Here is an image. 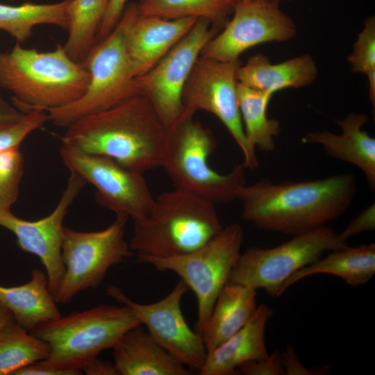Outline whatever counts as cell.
Here are the masks:
<instances>
[{
	"label": "cell",
	"instance_id": "cell-1",
	"mask_svg": "<svg viewBox=\"0 0 375 375\" xmlns=\"http://www.w3.org/2000/svg\"><path fill=\"white\" fill-rule=\"evenodd\" d=\"M356 189V177L350 173L278 183L262 178L243 186L238 199L244 220L260 230L295 236L342 215Z\"/></svg>",
	"mask_w": 375,
	"mask_h": 375
},
{
	"label": "cell",
	"instance_id": "cell-2",
	"mask_svg": "<svg viewBox=\"0 0 375 375\" xmlns=\"http://www.w3.org/2000/svg\"><path fill=\"white\" fill-rule=\"evenodd\" d=\"M167 135V128L154 108L139 94L75 121L60 140L143 174L161 167Z\"/></svg>",
	"mask_w": 375,
	"mask_h": 375
},
{
	"label": "cell",
	"instance_id": "cell-3",
	"mask_svg": "<svg viewBox=\"0 0 375 375\" xmlns=\"http://www.w3.org/2000/svg\"><path fill=\"white\" fill-rule=\"evenodd\" d=\"M88 82V71L60 44L43 52L17 42L0 53V87L12 94L14 106L23 113L67 105L83 95Z\"/></svg>",
	"mask_w": 375,
	"mask_h": 375
},
{
	"label": "cell",
	"instance_id": "cell-4",
	"mask_svg": "<svg viewBox=\"0 0 375 375\" xmlns=\"http://www.w3.org/2000/svg\"><path fill=\"white\" fill-rule=\"evenodd\" d=\"M133 222L129 246L137 258L189 253L223 228L214 203L176 188L155 197L147 216Z\"/></svg>",
	"mask_w": 375,
	"mask_h": 375
},
{
	"label": "cell",
	"instance_id": "cell-5",
	"mask_svg": "<svg viewBox=\"0 0 375 375\" xmlns=\"http://www.w3.org/2000/svg\"><path fill=\"white\" fill-rule=\"evenodd\" d=\"M140 323L126 305L101 304L74 312L40 326L32 333L50 347L47 358L41 360L65 375L82 374V368Z\"/></svg>",
	"mask_w": 375,
	"mask_h": 375
},
{
	"label": "cell",
	"instance_id": "cell-6",
	"mask_svg": "<svg viewBox=\"0 0 375 375\" xmlns=\"http://www.w3.org/2000/svg\"><path fill=\"white\" fill-rule=\"evenodd\" d=\"M129 3L115 28L97 42L83 65L89 72V82L76 101L48 112V121L67 127L75 121L97 113L140 94L133 64L126 47L128 28L136 9Z\"/></svg>",
	"mask_w": 375,
	"mask_h": 375
},
{
	"label": "cell",
	"instance_id": "cell-7",
	"mask_svg": "<svg viewBox=\"0 0 375 375\" xmlns=\"http://www.w3.org/2000/svg\"><path fill=\"white\" fill-rule=\"evenodd\" d=\"M212 131L189 117L167 128L161 167L175 187L201 196L215 204L235 199L246 185L243 164L227 174L214 170L208 158L216 148Z\"/></svg>",
	"mask_w": 375,
	"mask_h": 375
},
{
	"label": "cell",
	"instance_id": "cell-8",
	"mask_svg": "<svg viewBox=\"0 0 375 375\" xmlns=\"http://www.w3.org/2000/svg\"><path fill=\"white\" fill-rule=\"evenodd\" d=\"M244 233L238 224H231L198 249L170 257H140V262L162 271H171L181 277L195 294L197 320L195 331L202 333L214 303L240 253Z\"/></svg>",
	"mask_w": 375,
	"mask_h": 375
},
{
	"label": "cell",
	"instance_id": "cell-9",
	"mask_svg": "<svg viewBox=\"0 0 375 375\" xmlns=\"http://www.w3.org/2000/svg\"><path fill=\"white\" fill-rule=\"evenodd\" d=\"M346 245L338 233L325 225L272 248L250 247L240 253L228 282L263 289L269 295L278 297L283 283L294 273L325 252Z\"/></svg>",
	"mask_w": 375,
	"mask_h": 375
},
{
	"label": "cell",
	"instance_id": "cell-10",
	"mask_svg": "<svg viewBox=\"0 0 375 375\" xmlns=\"http://www.w3.org/2000/svg\"><path fill=\"white\" fill-rule=\"evenodd\" d=\"M128 219L116 215L109 226L97 231L64 227L62 260L65 270L55 296L57 303H67L80 292L98 288L112 266L133 256L125 239Z\"/></svg>",
	"mask_w": 375,
	"mask_h": 375
},
{
	"label": "cell",
	"instance_id": "cell-11",
	"mask_svg": "<svg viewBox=\"0 0 375 375\" xmlns=\"http://www.w3.org/2000/svg\"><path fill=\"white\" fill-rule=\"evenodd\" d=\"M240 65V60L222 62L200 56L183 90L179 119L193 117L198 110L216 116L240 149L244 167L253 170L258 166L256 148L246 137L238 101L236 71Z\"/></svg>",
	"mask_w": 375,
	"mask_h": 375
},
{
	"label": "cell",
	"instance_id": "cell-12",
	"mask_svg": "<svg viewBox=\"0 0 375 375\" xmlns=\"http://www.w3.org/2000/svg\"><path fill=\"white\" fill-rule=\"evenodd\" d=\"M210 22L199 19L192 29L150 70L137 77L140 93L154 108L169 128L179 120L182 112V93L203 47L217 34Z\"/></svg>",
	"mask_w": 375,
	"mask_h": 375
},
{
	"label": "cell",
	"instance_id": "cell-13",
	"mask_svg": "<svg viewBox=\"0 0 375 375\" xmlns=\"http://www.w3.org/2000/svg\"><path fill=\"white\" fill-rule=\"evenodd\" d=\"M60 156L70 171L94 186L96 199L103 207L133 222L147 216L154 197L143 174L110 158L85 153L65 144L60 148Z\"/></svg>",
	"mask_w": 375,
	"mask_h": 375
},
{
	"label": "cell",
	"instance_id": "cell-14",
	"mask_svg": "<svg viewBox=\"0 0 375 375\" xmlns=\"http://www.w3.org/2000/svg\"><path fill=\"white\" fill-rule=\"evenodd\" d=\"M187 289L180 280L166 297L151 303L132 301L115 285L108 288L107 294L128 306L152 338L182 364L199 371L208 351L202 335L193 331L183 316L181 303Z\"/></svg>",
	"mask_w": 375,
	"mask_h": 375
},
{
	"label": "cell",
	"instance_id": "cell-15",
	"mask_svg": "<svg viewBox=\"0 0 375 375\" xmlns=\"http://www.w3.org/2000/svg\"><path fill=\"white\" fill-rule=\"evenodd\" d=\"M233 16L203 47L201 56L222 62L240 60L247 50L260 44L286 42L297 34L294 21L278 5L260 0H240Z\"/></svg>",
	"mask_w": 375,
	"mask_h": 375
},
{
	"label": "cell",
	"instance_id": "cell-16",
	"mask_svg": "<svg viewBox=\"0 0 375 375\" xmlns=\"http://www.w3.org/2000/svg\"><path fill=\"white\" fill-rule=\"evenodd\" d=\"M85 183L78 174L70 171L66 188L57 206L49 215L38 220H24L16 217L10 210H0V226L15 235L22 251L39 258L54 298L65 270L62 260L63 222Z\"/></svg>",
	"mask_w": 375,
	"mask_h": 375
},
{
	"label": "cell",
	"instance_id": "cell-17",
	"mask_svg": "<svg viewBox=\"0 0 375 375\" xmlns=\"http://www.w3.org/2000/svg\"><path fill=\"white\" fill-rule=\"evenodd\" d=\"M197 19H167L144 15L137 4L126 37V51L136 76L150 70L192 29Z\"/></svg>",
	"mask_w": 375,
	"mask_h": 375
},
{
	"label": "cell",
	"instance_id": "cell-18",
	"mask_svg": "<svg viewBox=\"0 0 375 375\" xmlns=\"http://www.w3.org/2000/svg\"><path fill=\"white\" fill-rule=\"evenodd\" d=\"M363 113L350 112L335 122L342 129L339 135L328 131H315L307 133L302 142L318 144L331 158L349 162L364 174L372 191L375 189V139L362 129L368 122Z\"/></svg>",
	"mask_w": 375,
	"mask_h": 375
},
{
	"label": "cell",
	"instance_id": "cell-19",
	"mask_svg": "<svg viewBox=\"0 0 375 375\" xmlns=\"http://www.w3.org/2000/svg\"><path fill=\"white\" fill-rule=\"evenodd\" d=\"M272 309L265 303L258 305L249 321L235 334L208 353L201 375L239 374L243 363L268 356L265 334Z\"/></svg>",
	"mask_w": 375,
	"mask_h": 375
},
{
	"label": "cell",
	"instance_id": "cell-20",
	"mask_svg": "<svg viewBox=\"0 0 375 375\" xmlns=\"http://www.w3.org/2000/svg\"><path fill=\"white\" fill-rule=\"evenodd\" d=\"M118 375H189L190 369L160 346L141 324L126 332L113 348Z\"/></svg>",
	"mask_w": 375,
	"mask_h": 375
},
{
	"label": "cell",
	"instance_id": "cell-21",
	"mask_svg": "<svg viewBox=\"0 0 375 375\" xmlns=\"http://www.w3.org/2000/svg\"><path fill=\"white\" fill-rule=\"evenodd\" d=\"M317 74V65L308 53L276 64L258 53L238 66L236 78L239 83L247 87L274 94L286 88L308 86L316 79Z\"/></svg>",
	"mask_w": 375,
	"mask_h": 375
},
{
	"label": "cell",
	"instance_id": "cell-22",
	"mask_svg": "<svg viewBox=\"0 0 375 375\" xmlns=\"http://www.w3.org/2000/svg\"><path fill=\"white\" fill-rule=\"evenodd\" d=\"M0 303L18 324L31 333L61 316L49 290L47 274L40 269H33L31 279L22 285H0Z\"/></svg>",
	"mask_w": 375,
	"mask_h": 375
},
{
	"label": "cell",
	"instance_id": "cell-23",
	"mask_svg": "<svg viewBox=\"0 0 375 375\" xmlns=\"http://www.w3.org/2000/svg\"><path fill=\"white\" fill-rule=\"evenodd\" d=\"M257 290L228 282L219 294L201 335L208 353L239 331L256 308Z\"/></svg>",
	"mask_w": 375,
	"mask_h": 375
},
{
	"label": "cell",
	"instance_id": "cell-24",
	"mask_svg": "<svg viewBox=\"0 0 375 375\" xmlns=\"http://www.w3.org/2000/svg\"><path fill=\"white\" fill-rule=\"evenodd\" d=\"M316 274L336 276L354 287L367 283L375 274V244L346 245L331 251L291 276L282 285L280 295L297 282Z\"/></svg>",
	"mask_w": 375,
	"mask_h": 375
},
{
	"label": "cell",
	"instance_id": "cell-25",
	"mask_svg": "<svg viewBox=\"0 0 375 375\" xmlns=\"http://www.w3.org/2000/svg\"><path fill=\"white\" fill-rule=\"evenodd\" d=\"M72 0L53 3L26 2L19 6L0 3V29L8 33L18 43L32 35L33 28L51 24L68 30Z\"/></svg>",
	"mask_w": 375,
	"mask_h": 375
},
{
	"label": "cell",
	"instance_id": "cell-26",
	"mask_svg": "<svg viewBox=\"0 0 375 375\" xmlns=\"http://www.w3.org/2000/svg\"><path fill=\"white\" fill-rule=\"evenodd\" d=\"M238 106L246 137L253 147L270 152L281 131L278 120L269 118L267 107L274 94L254 90L238 82Z\"/></svg>",
	"mask_w": 375,
	"mask_h": 375
},
{
	"label": "cell",
	"instance_id": "cell-27",
	"mask_svg": "<svg viewBox=\"0 0 375 375\" xmlns=\"http://www.w3.org/2000/svg\"><path fill=\"white\" fill-rule=\"evenodd\" d=\"M137 4L142 15L167 19H204L217 31L233 12L231 0H140Z\"/></svg>",
	"mask_w": 375,
	"mask_h": 375
},
{
	"label": "cell",
	"instance_id": "cell-28",
	"mask_svg": "<svg viewBox=\"0 0 375 375\" xmlns=\"http://www.w3.org/2000/svg\"><path fill=\"white\" fill-rule=\"evenodd\" d=\"M109 0H72L68 37L63 46L75 61L83 62L97 43Z\"/></svg>",
	"mask_w": 375,
	"mask_h": 375
},
{
	"label": "cell",
	"instance_id": "cell-29",
	"mask_svg": "<svg viewBox=\"0 0 375 375\" xmlns=\"http://www.w3.org/2000/svg\"><path fill=\"white\" fill-rule=\"evenodd\" d=\"M49 353L47 342L14 319L0 331V375H14L30 364L47 358Z\"/></svg>",
	"mask_w": 375,
	"mask_h": 375
},
{
	"label": "cell",
	"instance_id": "cell-30",
	"mask_svg": "<svg viewBox=\"0 0 375 375\" xmlns=\"http://www.w3.org/2000/svg\"><path fill=\"white\" fill-rule=\"evenodd\" d=\"M354 73L364 74L368 80V96L375 109V18L367 17L347 58Z\"/></svg>",
	"mask_w": 375,
	"mask_h": 375
},
{
	"label": "cell",
	"instance_id": "cell-31",
	"mask_svg": "<svg viewBox=\"0 0 375 375\" xmlns=\"http://www.w3.org/2000/svg\"><path fill=\"white\" fill-rule=\"evenodd\" d=\"M23 167L19 147L0 152V210H10L17 200Z\"/></svg>",
	"mask_w": 375,
	"mask_h": 375
},
{
	"label": "cell",
	"instance_id": "cell-32",
	"mask_svg": "<svg viewBox=\"0 0 375 375\" xmlns=\"http://www.w3.org/2000/svg\"><path fill=\"white\" fill-rule=\"evenodd\" d=\"M48 121L43 110L25 113L19 120L0 125V152L17 148L25 138Z\"/></svg>",
	"mask_w": 375,
	"mask_h": 375
},
{
	"label": "cell",
	"instance_id": "cell-33",
	"mask_svg": "<svg viewBox=\"0 0 375 375\" xmlns=\"http://www.w3.org/2000/svg\"><path fill=\"white\" fill-rule=\"evenodd\" d=\"M238 371L244 375H285L281 351L275 349L265 358L244 362Z\"/></svg>",
	"mask_w": 375,
	"mask_h": 375
},
{
	"label": "cell",
	"instance_id": "cell-34",
	"mask_svg": "<svg viewBox=\"0 0 375 375\" xmlns=\"http://www.w3.org/2000/svg\"><path fill=\"white\" fill-rule=\"evenodd\" d=\"M375 229V204L369 205L355 217L339 234L347 242L349 238Z\"/></svg>",
	"mask_w": 375,
	"mask_h": 375
},
{
	"label": "cell",
	"instance_id": "cell-35",
	"mask_svg": "<svg viewBox=\"0 0 375 375\" xmlns=\"http://www.w3.org/2000/svg\"><path fill=\"white\" fill-rule=\"evenodd\" d=\"M281 360L285 375H322L327 374L329 368L327 366L308 368L301 362L290 344L281 352Z\"/></svg>",
	"mask_w": 375,
	"mask_h": 375
},
{
	"label": "cell",
	"instance_id": "cell-36",
	"mask_svg": "<svg viewBox=\"0 0 375 375\" xmlns=\"http://www.w3.org/2000/svg\"><path fill=\"white\" fill-rule=\"evenodd\" d=\"M127 1L128 0H109L106 12L98 32L97 42L108 36L117 26L126 7Z\"/></svg>",
	"mask_w": 375,
	"mask_h": 375
},
{
	"label": "cell",
	"instance_id": "cell-37",
	"mask_svg": "<svg viewBox=\"0 0 375 375\" xmlns=\"http://www.w3.org/2000/svg\"><path fill=\"white\" fill-rule=\"evenodd\" d=\"M87 375H118L114 362L96 357L81 369Z\"/></svg>",
	"mask_w": 375,
	"mask_h": 375
},
{
	"label": "cell",
	"instance_id": "cell-38",
	"mask_svg": "<svg viewBox=\"0 0 375 375\" xmlns=\"http://www.w3.org/2000/svg\"><path fill=\"white\" fill-rule=\"evenodd\" d=\"M25 113L22 112L14 106L8 104L0 96V125L19 120Z\"/></svg>",
	"mask_w": 375,
	"mask_h": 375
},
{
	"label": "cell",
	"instance_id": "cell-39",
	"mask_svg": "<svg viewBox=\"0 0 375 375\" xmlns=\"http://www.w3.org/2000/svg\"><path fill=\"white\" fill-rule=\"evenodd\" d=\"M12 319L11 312L0 303V331Z\"/></svg>",
	"mask_w": 375,
	"mask_h": 375
},
{
	"label": "cell",
	"instance_id": "cell-40",
	"mask_svg": "<svg viewBox=\"0 0 375 375\" xmlns=\"http://www.w3.org/2000/svg\"><path fill=\"white\" fill-rule=\"evenodd\" d=\"M231 2H232V4L233 5L235 3L240 1V0H231ZM260 1H264L265 2H268V3H273V4H276V5H279V3L281 2V0H260Z\"/></svg>",
	"mask_w": 375,
	"mask_h": 375
},
{
	"label": "cell",
	"instance_id": "cell-41",
	"mask_svg": "<svg viewBox=\"0 0 375 375\" xmlns=\"http://www.w3.org/2000/svg\"><path fill=\"white\" fill-rule=\"evenodd\" d=\"M9 1H14V0H9Z\"/></svg>",
	"mask_w": 375,
	"mask_h": 375
}]
</instances>
